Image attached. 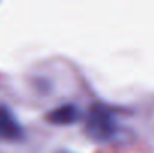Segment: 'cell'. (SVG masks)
I'll list each match as a JSON object with an SVG mask.
<instances>
[{"instance_id": "6da1fadb", "label": "cell", "mask_w": 154, "mask_h": 153, "mask_svg": "<svg viewBox=\"0 0 154 153\" xmlns=\"http://www.w3.org/2000/svg\"><path fill=\"white\" fill-rule=\"evenodd\" d=\"M85 129L93 140L109 141L118 134V123L106 107L93 105L87 114Z\"/></svg>"}, {"instance_id": "7a4b0ae2", "label": "cell", "mask_w": 154, "mask_h": 153, "mask_svg": "<svg viewBox=\"0 0 154 153\" xmlns=\"http://www.w3.org/2000/svg\"><path fill=\"white\" fill-rule=\"evenodd\" d=\"M24 129L15 114L6 107L0 105V140L15 141L23 138Z\"/></svg>"}, {"instance_id": "3957f363", "label": "cell", "mask_w": 154, "mask_h": 153, "mask_svg": "<svg viewBox=\"0 0 154 153\" xmlns=\"http://www.w3.org/2000/svg\"><path fill=\"white\" fill-rule=\"evenodd\" d=\"M78 119H79V110L72 104L60 105L48 114V122L52 125H72Z\"/></svg>"}]
</instances>
